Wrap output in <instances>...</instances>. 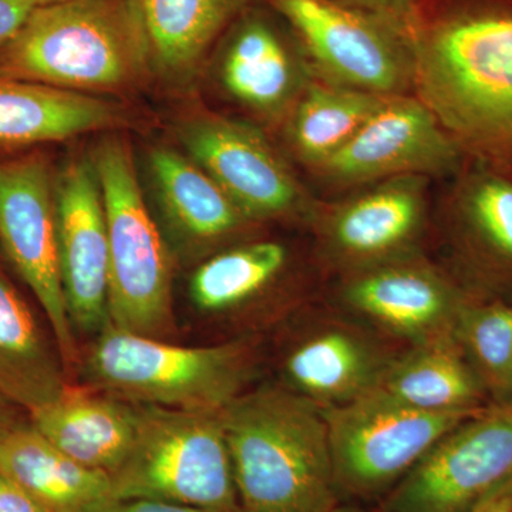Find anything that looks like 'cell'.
Masks as SVG:
<instances>
[{"label": "cell", "mask_w": 512, "mask_h": 512, "mask_svg": "<svg viewBox=\"0 0 512 512\" xmlns=\"http://www.w3.org/2000/svg\"><path fill=\"white\" fill-rule=\"evenodd\" d=\"M417 97L474 161L512 168V10L413 23Z\"/></svg>", "instance_id": "obj_1"}, {"label": "cell", "mask_w": 512, "mask_h": 512, "mask_svg": "<svg viewBox=\"0 0 512 512\" xmlns=\"http://www.w3.org/2000/svg\"><path fill=\"white\" fill-rule=\"evenodd\" d=\"M244 512H328L340 503L329 431L318 404L276 382L221 410Z\"/></svg>", "instance_id": "obj_2"}, {"label": "cell", "mask_w": 512, "mask_h": 512, "mask_svg": "<svg viewBox=\"0 0 512 512\" xmlns=\"http://www.w3.org/2000/svg\"><path fill=\"white\" fill-rule=\"evenodd\" d=\"M150 67V40L137 0L37 6L0 49V76L79 93L127 89Z\"/></svg>", "instance_id": "obj_3"}, {"label": "cell", "mask_w": 512, "mask_h": 512, "mask_svg": "<svg viewBox=\"0 0 512 512\" xmlns=\"http://www.w3.org/2000/svg\"><path fill=\"white\" fill-rule=\"evenodd\" d=\"M262 338L183 346L107 325L82 359L87 387L138 406L220 412L255 386Z\"/></svg>", "instance_id": "obj_4"}, {"label": "cell", "mask_w": 512, "mask_h": 512, "mask_svg": "<svg viewBox=\"0 0 512 512\" xmlns=\"http://www.w3.org/2000/svg\"><path fill=\"white\" fill-rule=\"evenodd\" d=\"M109 232V320L114 328L170 340L177 335L170 252L147 210L133 153L109 137L92 157Z\"/></svg>", "instance_id": "obj_5"}, {"label": "cell", "mask_w": 512, "mask_h": 512, "mask_svg": "<svg viewBox=\"0 0 512 512\" xmlns=\"http://www.w3.org/2000/svg\"><path fill=\"white\" fill-rule=\"evenodd\" d=\"M110 480L113 498H150L204 512H244L221 410L138 406L133 444Z\"/></svg>", "instance_id": "obj_6"}, {"label": "cell", "mask_w": 512, "mask_h": 512, "mask_svg": "<svg viewBox=\"0 0 512 512\" xmlns=\"http://www.w3.org/2000/svg\"><path fill=\"white\" fill-rule=\"evenodd\" d=\"M323 82L379 96L414 90L413 23L342 0H269Z\"/></svg>", "instance_id": "obj_7"}, {"label": "cell", "mask_w": 512, "mask_h": 512, "mask_svg": "<svg viewBox=\"0 0 512 512\" xmlns=\"http://www.w3.org/2000/svg\"><path fill=\"white\" fill-rule=\"evenodd\" d=\"M323 414L340 503L379 505L448 430L474 413L419 412L375 390Z\"/></svg>", "instance_id": "obj_8"}, {"label": "cell", "mask_w": 512, "mask_h": 512, "mask_svg": "<svg viewBox=\"0 0 512 512\" xmlns=\"http://www.w3.org/2000/svg\"><path fill=\"white\" fill-rule=\"evenodd\" d=\"M276 330L274 382L322 409L375 392L403 350L323 296Z\"/></svg>", "instance_id": "obj_9"}, {"label": "cell", "mask_w": 512, "mask_h": 512, "mask_svg": "<svg viewBox=\"0 0 512 512\" xmlns=\"http://www.w3.org/2000/svg\"><path fill=\"white\" fill-rule=\"evenodd\" d=\"M312 274L323 275L318 262L303 264L286 242L248 238L195 269L190 298L198 312L231 329L232 338H262L323 295L326 284H315Z\"/></svg>", "instance_id": "obj_10"}, {"label": "cell", "mask_w": 512, "mask_h": 512, "mask_svg": "<svg viewBox=\"0 0 512 512\" xmlns=\"http://www.w3.org/2000/svg\"><path fill=\"white\" fill-rule=\"evenodd\" d=\"M429 177L402 175L318 205L308 227L326 279L424 254L431 229Z\"/></svg>", "instance_id": "obj_11"}, {"label": "cell", "mask_w": 512, "mask_h": 512, "mask_svg": "<svg viewBox=\"0 0 512 512\" xmlns=\"http://www.w3.org/2000/svg\"><path fill=\"white\" fill-rule=\"evenodd\" d=\"M322 296L402 349L453 336L470 299L427 252L329 279Z\"/></svg>", "instance_id": "obj_12"}, {"label": "cell", "mask_w": 512, "mask_h": 512, "mask_svg": "<svg viewBox=\"0 0 512 512\" xmlns=\"http://www.w3.org/2000/svg\"><path fill=\"white\" fill-rule=\"evenodd\" d=\"M512 476V402L458 423L377 505L383 512H470Z\"/></svg>", "instance_id": "obj_13"}, {"label": "cell", "mask_w": 512, "mask_h": 512, "mask_svg": "<svg viewBox=\"0 0 512 512\" xmlns=\"http://www.w3.org/2000/svg\"><path fill=\"white\" fill-rule=\"evenodd\" d=\"M55 181L42 154L0 161V245L45 311L70 369L79 349L60 278Z\"/></svg>", "instance_id": "obj_14"}, {"label": "cell", "mask_w": 512, "mask_h": 512, "mask_svg": "<svg viewBox=\"0 0 512 512\" xmlns=\"http://www.w3.org/2000/svg\"><path fill=\"white\" fill-rule=\"evenodd\" d=\"M192 161L210 175L249 221L308 225L319 202L258 128L215 114H198L178 131Z\"/></svg>", "instance_id": "obj_15"}, {"label": "cell", "mask_w": 512, "mask_h": 512, "mask_svg": "<svg viewBox=\"0 0 512 512\" xmlns=\"http://www.w3.org/2000/svg\"><path fill=\"white\" fill-rule=\"evenodd\" d=\"M437 261L473 299L512 301V177L476 161L441 211Z\"/></svg>", "instance_id": "obj_16"}, {"label": "cell", "mask_w": 512, "mask_h": 512, "mask_svg": "<svg viewBox=\"0 0 512 512\" xmlns=\"http://www.w3.org/2000/svg\"><path fill=\"white\" fill-rule=\"evenodd\" d=\"M466 154L419 97H389L348 146L316 170L325 183L360 188L402 175H447Z\"/></svg>", "instance_id": "obj_17"}, {"label": "cell", "mask_w": 512, "mask_h": 512, "mask_svg": "<svg viewBox=\"0 0 512 512\" xmlns=\"http://www.w3.org/2000/svg\"><path fill=\"white\" fill-rule=\"evenodd\" d=\"M57 248L74 330L94 335L109 325V232L103 194L90 160H72L55 181Z\"/></svg>", "instance_id": "obj_18"}, {"label": "cell", "mask_w": 512, "mask_h": 512, "mask_svg": "<svg viewBox=\"0 0 512 512\" xmlns=\"http://www.w3.org/2000/svg\"><path fill=\"white\" fill-rule=\"evenodd\" d=\"M249 10L232 26L222 53V86L258 114H289L316 74L296 35L291 39L268 16Z\"/></svg>", "instance_id": "obj_19"}, {"label": "cell", "mask_w": 512, "mask_h": 512, "mask_svg": "<svg viewBox=\"0 0 512 512\" xmlns=\"http://www.w3.org/2000/svg\"><path fill=\"white\" fill-rule=\"evenodd\" d=\"M29 416L32 426L66 456L110 476L133 444L138 406L92 387L69 386L56 402Z\"/></svg>", "instance_id": "obj_20"}, {"label": "cell", "mask_w": 512, "mask_h": 512, "mask_svg": "<svg viewBox=\"0 0 512 512\" xmlns=\"http://www.w3.org/2000/svg\"><path fill=\"white\" fill-rule=\"evenodd\" d=\"M148 161L165 217L194 248L215 254L245 241L258 227L194 161L167 147L154 148Z\"/></svg>", "instance_id": "obj_21"}, {"label": "cell", "mask_w": 512, "mask_h": 512, "mask_svg": "<svg viewBox=\"0 0 512 512\" xmlns=\"http://www.w3.org/2000/svg\"><path fill=\"white\" fill-rule=\"evenodd\" d=\"M121 121V110L99 97L0 76V146L55 143Z\"/></svg>", "instance_id": "obj_22"}, {"label": "cell", "mask_w": 512, "mask_h": 512, "mask_svg": "<svg viewBox=\"0 0 512 512\" xmlns=\"http://www.w3.org/2000/svg\"><path fill=\"white\" fill-rule=\"evenodd\" d=\"M69 386L55 340L0 272V396L32 414L56 402Z\"/></svg>", "instance_id": "obj_23"}, {"label": "cell", "mask_w": 512, "mask_h": 512, "mask_svg": "<svg viewBox=\"0 0 512 512\" xmlns=\"http://www.w3.org/2000/svg\"><path fill=\"white\" fill-rule=\"evenodd\" d=\"M0 470L49 512H92L113 498L109 474L66 456L32 423L0 441Z\"/></svg>", "instance_id": "obj_24"}, {"label": "cell", "mask_w": 512, "mask_h": 512, "mask_svg": "<svg viewBox=\"0 0 512 512\" xmlns=\"http://www.w3.org/2000/svg\"><path fill=\"white\" fill-rule=\"evenodd\" d=\"M376 390L426 413H476L491 404L454 335L403 349Z\"/></svg>", "instance_id": "obj_25"}, {"label": "cell", "mask_w": 512, "mask_h": 512, "mask_svg": "<svg viewBox=\"0 0 512 512\" xmlns=\"http://www.w3.org/2000/svg\"><path fill=\"white\" fill-rule=\"evenodd\" d=\"M256 0H137L153 67L168 79H190L212 43Z\"/></svg>", "instance_id": "obj_26"}, {"label": "cell", "mask_w": 512, "mask_h": 512, "mask_svg": "<svg viewBox=\"0 0 512 512\" xmlns=\"http://www.w3.org/2000/svg\"><path fill=\"white\" fill-rule=\"evenodd\" d=\"M387 99L313 79L288 114L292 150L303 164L318 170L348 146Z\"/></svg>", "instance_id": "obj_27"}, {"label": "cell", "mask_w": 512, "mask_h": 512, "mask_svg": "<svg viewBox=\"0 0 512 512\" xmlns=\"http://www.w3.org/2000/svg\"><path fill=\"white\" fill-rule=\"evenodd\" d=\"M454 339L491 403L512 402V301L470 298Z\"/></svg>", "instance_id": "obj_28"}, {"label": "cell", "mask_w": 512, "mask_h": 512, "mask_svg": "<svg viewBox=\"0 0 512 512\" xmlns=\"http://www.w3.org/2000/svg\"><path fill=\"white\" fill-rule=\"evenodd\" d=\"M37 6H42L37 0H0V49L16 36Z\"/></svg>", "instance_id": "obj_29"}, {"label": "cell", "mask_w": 512, "mask_h": 512, "mask_svg": "<svg viewBox=\"0 0 512 512\" xmlns=\"http://www.w3.org/2000/svg\"><path fill=\"white\" fill-rule=\"evenodd\" d=\"M0 512H49L13 478L0 470Z\"/></svg>", "instance_id": "obj_30"}, {"label": "cell", "mask_w": 512, "mask_h": 512, "mask_svg": "<svg viewBox=\"0 0 512 512\" xmlns=\"http://www.w3.org/2000/svg\"><path fill=\"white\" fill-rule=\"evenodd\" d=\"M92 512H204L195 508L150 500V498H110Z\"/></svg>", "instance_id": "obj_31"}, {"label": "cell", "mask_w": 512, "mask_h": 512, "mask_svg": "<svg viewBox=\"0 0 512 512\" xmlns=\"http://www.w3.org/2000/svg\"><path fill=\"white\" fill-rule=\"evenodd\" d=\"M342 2L393 16V18L404 20V22L413 23L417 18V0H342Z\"/></svg>", "instance_id": "obj_32"}, {"label": "cell", "mask_w": 512, "mask_h": 512, "mask_svg": "<svg viewBox=\"0 0 512 512\" xmlns=\"http://www.w3.org/2000/svg\"><path fill=\"white\" fill-rule=\"evenodd\" d=\"M470 512H512V476Z\"/></svg>", "instance_id": "obj_33"}, {"label": "cell", "mask_w": 512, "mask_h": 512, "mask_svg": "<svg viewBox=\"0 0 512 512\" xmlns=\"http://www.w3.org/2000/svg\"><path fill=\"white\" fill-rule=\"evenodd\" d=\"M18 410H20L18 406L0 396V441L23 423Z\"/></svg>", "instance_id": "obj_34"}, {"label": "cell", "mask_w": 512, "mask_h": 512, "mask_svg": "<svg viewBox=\"0 0 512 512\" xmlns=\"http://www.w3.org/2000/svg\"><path fill=\"white\" fill-rule=\"evenodd\" d=\"M328 512H383L377 505L339 503Z\"/></svg>", "instance_id": "obj_35"}, {"label": "cell", "mask_w": 512, "mask_h": 512, "mask_svg": "<svg viewBox=\"0 0 512 512\" xmlns=\"http://www.w3.org/2000/svg\"><path fill=\"white\" fill-rule=\"evenodd\" d=\"M40 5H49V3L63 2V0H37Z\"/></svg>", "instance_id": "obj_36"}]
</instances>
